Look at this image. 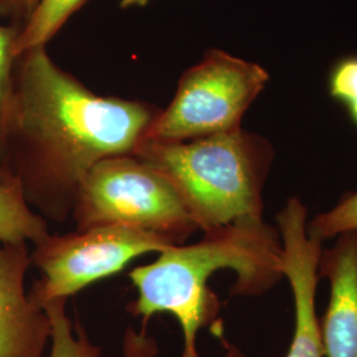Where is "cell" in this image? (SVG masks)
<instances>
[{
    "label": "cell",
    "mask_w": 357,
    "mask_h": 357,
    "mask_svg": "<svg viewBox=\"0 0 357 357\" xmlns=\"http://www.w3.org/2000/svg\"><path fill=\"white\" fill-rule=\"evenodd\" d=\"M174 245L158 233L128 227L50 231L31 249L32 265L41 278L32 284L29 296L41 308L53 301H68L142 255L162 253Z\"/></svg>",
    "instance_id": "8992f818"
},
{
    "label": "cell",
    "mask_w": 357,
    "mask_h": 357,
    "mask_svg": "<svg viewBox=\"0 0 357 357\" xmlns=\"http://www.w3.org/2000/svg\"><path fill=\"white\" fill-rule=\"evenodd\" d=\"M319 277L331 283V299L320 327L324 356L357 357V230L337 236L320 255Z\"/></svg>",
    "instance_id": "9c48e42d"
},
{
    "label": "cell",
    "mask_w": 357,
    "mask_h": 357,
    "mask_svg": "<svg viewBox=\"0 0 357 357\" xmlns=\"http://www.w3.org/2000/svg\"><path fill=\"white\" fill-rule=\"evenodd\" d=\"M50 233V224L26 202L16 183H0V241L35 245Z\"/></svg>",
    "instance_id": "30bf717a"
},
{
    "label": "cell",
    "mask_w": 357,
    "mask_h": 357,
    "mask_svg": "<svg viewBox=\"0 0 357 357\" xmlns=\"http://www.w3.org/2000/svg\"><path fill=\"white\" fill-rule=\"evenodd\" d=\"M268 81L262 65L211 50L180 78L174 100L155 115L142 142H188L234 131Z\"/></svg>",
    "instance_id": "5b68a950"
},
{
    "label": "cell",
    "mask_w": 357,
    "mask_h": 357,
    "mask_svg": "<svg viewBox=\"0 0 357 357\" xmlns=\"http://www.w3.org/2000/svg\"><path fill=\"white\" fill-rule=\"evenodd\" d=\"M38 0H0V15L28 16L33 11Z\"/></svg>",
    "instance_id": "2e32d148"
},
{
    "label": "cell",
    "mask_w": 357,
    "mask_h": 357,
    "mask_svg": "<svg viewBox=\"0 0 357 357\" xmlns=\"http://www.w3.org/2000/svg\"><path fill=\"white\" fill-rule=\"evenodd\" d=\"M328 91L343 103L357 126V56L345 57L333 65L328 77Z\"/></svg>",
    "instance_id": "5bb4252c"
},
{
    "label": "cell",
    "mask_w": 357,
    "mask_h": 357,
    "mask_svg": "<svg viewBox=\"0 0 357 357\" xmlns=\"http://www.w3.org/2000/svg\"><path fill=\"white\" fill-rule=\"evenodd\" d=\"M0 183H15L13 178L8 176V174L6 172V169L3 168L1 163H0Z\"/></svg>",
    "instance_id": "ac0fdd59"
},
{
    "label": "cell",
    "mask_w": 357,
    "mask_h": 357,
    "mask_svg": "<svg viewBox=\"0 0 357 357\" xmlns=\"http://www.w3.org/2000/svg\"><path fill=\"white\" fill-rule=\"evenodd\" d=\"M158 255L130 271L137 299L128 311L144 321L163 312L175 317L184 336L183 357H199L197 333L216 318L218 302L208 287L216 271L233 270L230 293L241 296L261 295L283 277L281 236L265 221L206 231L197 243L174 245Z\"/></svg>",
    "instance_id": "7a4b0ae2"
},
{
    "label": "cell",
    "mask_w": 357,
    "mask_h": 357,
    "mask_svg": "<svg viewBox=\"0 0 357 357\" xmlns=\"http://www.w3.org/2000/svg\"><path fill=\"white\" fill-rule=\"evenodd\" d=\"M72 220L76 229L128 227L158 233L175 245L199 230L166 178L134 153L107 158L90 169Z\"/></svg>",
    "instance_id": "277c9868"
},
{
    "label": "cell",
    "mask_w": 357,
    "mask_h": 357,
    "mask_svg": "<svg viewBox=\"0 0 357 357\" xmlns=\"http://www.w3.org/2000/svg\"><path fill=\"white\" fill-rule=\"evenodd\" d=\"M68 301H53L43 308L51 320L48 357H101V348L93 344L81 327L73 326L66 312Z\"/></svg>",
    "instance_id": "7c38bea8"
},
{
    "label": "cell",
    "mask_w": 357,
    "mask_h": 357,
    "mask_svg": "<svg viewBox=\"0 0 357 357\" xmlns=\"http://www.w3.org/2000/svg\"><path fill=\"white\" fill-rule=\"evenodd\" d=\"M134 155L176 192L197 229L264 222V187L274 163L270 142L243 128L188 142H142Z\"/></svg>",
    "instance_id": "3957f363"
},
{
    "label": "cell",
    "mask_w": 357,
    "mask_h": 357,
    "mask_svg": "<svg viewBox=\"0 0 357 357\" xmlns=\"http://www.w3.org/2000/svg\"><path fill=\"white\" fill-rule=\"evenodd\" d=\"M85 0H38L33 11L28 16L26 26L19 31L13 44L16 59L23 53L45 47L69 16Z\"/></svg>",
    "instance_id": "8fae6325"
},
{
    "label": "cell",
    "mask_w": 357,
    "mask_h": 357,
    "mask_svg": "<svg viewBox=\"0 0 357 357\" xmlns=\"http://www.w3.org/2000/svg\"><path fill=\"white\" fill-rule=\"evenodd\" d=\"M355 230H357V192L345 197L331 211L307 222L308 236L320 243Z\"/></svg>",
    "instance_id": "4fadbf2b"
},
{
    "label": "cell",
    "mask_w": 357,
    "mask_h": 357,
    "mask_svg": "<svg viewBox=\"0 0 357 357\" xmlns=\"http://www.w3.org/2000/svg\"><path fill=\"white\" fill-rule=\"evenodd\" d=\"M150 0H121V7L123 8H130V7H143L149 3Z\"/></svg>",
    "instance_id": "e0dca14e"
},
{
    "label": "cell",
    "mask_w": 357,
    "mask_h": 357,
    "mask_svg": "<svg viewBox=\"0 0 357 357\" xmlns=\"http://www.w3.org/2000/svg\"><path fill=\"white\" fill-rule=\"evenodd\" d=\"M17 35L19 31L16 28L0 26V142L13 98V72L16 63L13 44Z\"/></svg>",
    "instance_id": "9a60e30c"
},
{
    "label": "cell",
    "mask_w": 357,
    "mask_h": 357,
    "mask_svg": "<svg viewBox=\"0 0 357 357\" xmlns=\"http://www.w3.org/2000/svg\"><path fill=\"white\" fill-rule=\"evenodd\" d=\"M29 243L0 241V357H44L51 320L26 291Z\"/></svg>",
    "instance_id": "ba28073f"
},
{
    "label": "cell",
    "mask_w": 357,
    "mask_h": 357,
    "mask_svg": "<svg viewBox=\"0 0 357 357\" xmlns=\"http://www.w3.org/2000/svg\"><path fill=\"white\" fill-rule=\"evenodd\" d=\"M282 243V275L293 290L295 328L286 357H323L320 324L315 311L321 243L307 233V209L290 199L277 216Z\"/></svg>",
    "instance_id": "52a82bcc"
},
{
    "label": "cell",
    "mask_w": 357,
    "mask_h": 357,
    "mask_svg": "<svg viewBox=\"0 0 357 357\" xmlns=\"http://www.w3.org/2000/svg\"><path fill=\"white\" fill-rule=\"evenodd\" d=\"M17 61L0 163L38 215L65 222L90 169L135 153L159 110L94 94L54 64L45 47Z\"/></svg>",
    "instance_id": "6da1fadb"
}]
</instances>
